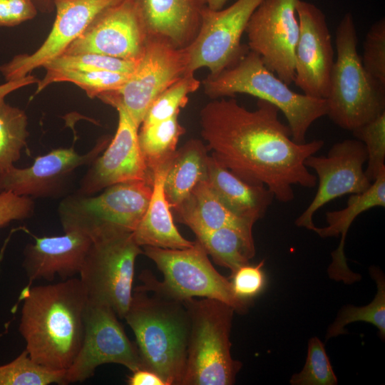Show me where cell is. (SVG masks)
I'll return each instance as SVG.
<instances>
[{
  "mask_svg": "<svg viewBox=\"0 0 385 385\" xmlns=\"http://www.w3.org/2000/svg\"><path fill=\"white\" fill-rule=\"evenodd\" d=\"M385 206V169L382 170L364 191L351 194L346 206L326 213L327 225L313 230L321 237H338V247L332 252V262L328 267L329 277L346 284L360 280L361 276L349 268L344 255V244L348 230L354 220L362 212L376 207Z\"/></svg>",
  "mask_w": 385,
  "mask_h": 385,
  "instance_id": "7402d4cb",
  "label": "cell"
},
{
  "mask_svg": "<svg viewBox=\"0 0 385 385\" xmlns=\"http://www.w3.org/2000/svg\"><path fill=\"white\" fill-rule=\"evenodd\" d=\"M136 62L96 53H62L43 67L46 71H107L130 74Z\"/></svg>",
  "mask_w": 385,
  "mask_h": 385,
  "instance_id": "836d02e7",
  "label": "cell"
},
{
  "mask_svg": "<svg viewBox=\"0 0 385 385\" xmlns=\"http://www.w3.org/2000/svg\"><path fill=\"white\" fill-rule=\"evenodd\" d=\"M38 11L49 14L51 13L54 9L53 0H33Z\"/></svg>",
  "mask_w": 385,
  "mask_h": 385,
  "instance_id": "7bdbcfd3",
  "label": "cell"
},
{
  "mask_svg": "<svg viewBox=\"0 0 385 385\" xmlns=\"http://www.w3.org/2000/svg\"><path fill=\"white\" fill-rule=\"evenodd\" d=\"M106 140L99 142L87 153L81 155L69 148L53 149L35 158L25 168L14 165L0 173V193L11 192L28 197H51L65 187L75 169L91 164L103 150Z\"/></svg>",
  "mask_w": 385,
  "mask_h": 385,
  "instance_id": "d6986e66",
  "label": "cell"
},
{
  "mask_svg": "<svg viewBox=\"0 0 385 385\" xmlns=\"http://www.w3.org/2000/svg\"><path fill=\"white\" fill-rule=\"evenodd\" d=\"M296 12L299 33L294 83L304 94L326 99L334 61L326 16L316 5L302 0L297 4Z\"/></svg>",
  "mask_w": 385,
  "mask_h": 385,
  "instance_id": "2e32d148",
  "label": "cell"
},
{
  "mask_svg": "<svg viewBox=\"0 0 385 385\" xmlns=\"http://www.w3.org/2000/svg\"><path fill=\"white\" fill-rule=\"evenodd\" d=\"M335 44L337 58L326 98L327 115L340 128L352 131L385 112V86L374 80L363 66L350 13L337 26Z\"/></svg>",
  "mask_w": 385,
  "mask_h": 385,
  "instance_id": "5b68a950",
  "label": "cell"
},
{
  "mask_svg": "<svg viewBox=\"0 0 385 385\" xmlns=\"http://www.w3.org/2000/svg\"><path fill=\"white\" fill-rule=\"evenodd\" d=\"M130 74L107 71H51L47 70L44 78L38 82L36 94L53 83H74L91 98L118 90Z\"/></svg>",
  "mask_w": 385,
  "mask_h": 385,
  "instance_id": "f1b7e54d",
  "label": "cell"
},
{
  "mask_svg": "<svg viewBox=\"0 0 385 385\" xmlns=\"http://www.w3.org/2000/svg\"><path fill=\"white\" fill-rule=\"evenodd\" d=\"M228 0H204L206 6L213 10H219L224 7Z\"/></svg>",
  "mask_w": 385,
  "mask_h": 385,
  "instance_id": "ee69618b",
  "label": "cell"
},
{
  "mask_svg": "<svg viewBox=\"0 0 385 385\" xmlns=\"http://www.w3.org/2000/svg\"><path fill=\"white\" fill-rule=\"evenodd\" d=\"M117 316L109 305L88 298L83 341L66 371L65 384L88 379L105 364H120L131 371L143 369L138 346L128 338Z\"/></svg>",
  "mask_w": 385,
  "mask_h": 385,
  "instance_id": "7c38bea8",
  "label": "cell"
},
{
  "mask_svg": "<svg viewBox=\"0 0 385 385\" xmlns=\"http://www.w3.org/2000/svg\"><path fill=\"white\" fill-rule=\"evenodd\" d=\"M129 385H167V383L157 374L145 369L132 371L128 377Z\"/></svg>",
  "mask_w": 385,
  "mask_h": 385,
  "instance_id": "60d3db41",
  "label": "cell"
},
{
  "mask_svg": "<svg viewBox=\"0 0 385 385\" xmlns=\"http://www.w3.org/2000/svg\"><path fill=\"white\" fill-rule=\"evenodd\" d=\"M38 81L34 76L29 74L18 80L6 81V83L0 85V101H4V98L10 93L30 84L38 83Z\"/></svg>",
  "mask_w": 385,
  "mask_h": 385,
  "instance_id": "b9f144b4",
  "label": "cell"
},
{
  "mask_svg": "<svg viewBox=\"0 0 385 385\" xmlns=\"http://www.w3.org/2000/svg\"><path fill=\"white\" fill-rule=\"evenodd\" d=\"M214 262L231 272L247 265L255 254L252 233L223 227L195 235Z\"/></svg>",
  "mask_w": 385,
  "mask_h": 385,
  "instance_id": "4316f807",
  "label": "cell"
},
{
  "mask_svg": "<svg viewBox=\"0 0 385 385\" xmlns=\"http://www.w3.org/2000/svg\"><path fill=\"white\" fill-rule=\"evenodd\" d=\"M19 332L35 361L67 370L83 341L87 293L80 279L31 287L21 294Z\"/></svg>",
  "mask_w": 385,
  "mask_h": 385,
  "instance_id": "7a4b0ae2",
  "label": "cell"
},
{
  "mask_svg": "<svg viewBox=\"0 0 385 385\" xmlns=\"http://www.w3.org/2000/svg\"><path fill=\"white\" fill-rule=\"evenodd\" d=\"M172 158L153 171L151 197L144 215L133 232L140 247L181 250L195 242L186 240L178 230L164 193V181Z\"/></svg>",
  "mask_w": 385,
  "mask_h": 385,
  "instance_id": "603a6c76",
  "label": "cell"
},
{
  "mask_svg": "<svg viewBox=\"0 0 385 385\" xmlns=\"http://www.w3.org/2000/svg\"><path fill=\"white\" fill-rule=\"evenodd\" d=\"M279 109L258 99L248 110L236 99H213L200 111L201 135L211 156L243 180L265 186L282 202L294 199L293 186L313 188L317 176L306 159L324 145L322 140L297 143Z\"/></svg>",
  "mask_w": 385,
  "mask_h": 385,
  "instance_id": "6da1fadb",
  "label": "cell"
},
{
  "mask_svg": "<svg viewBox=\"0 0 385 385\" xmlns=\"http://www.w3.org/2000/svg\"><path fill=\"white\" fill-rule=\"evenodd\" d=\"M195 73L187 72L168 86L153 102L140 125L160 122L178 115L189 100V95L195 92L201 82L195 78Z\"/></svg>",
  "mask_w": 385,
  "mask_h": 385,
  "instance_id": "d6a6232c",
  "label": "cell"
},
{
  "mask_svg": "<svg viewBox=\"0 0 385 385\" xmlns=\"http://www.w3.org/2000/svg\"><path fill=\"white\" fill-rule=\"evenodd\" d=\"M207 180L229 210L254 223L263 217L274 199L265 186L243 180L211 155L207 160Z\"/></svg>",
  "mask_w": 385,
  "mask_h": 385,
  "instance_id": "cb8c5ba5",
  "label": "cell"
},
{
  "mask_svg": "<svg viewBox=\"0 0 385 385\" xmlns=\"http://www.w3.org/2000/svg\"><path fill=\"white\" fill-rule=\"evenodd\" d=\"M147 38L185 48L196 37L204 0H130Z\"/></svg>",
  "mask_w": 385,
  "mask_h": 385,
  "instance_id": "ffe728a7",
  "label": "cell"
},
{
  "mask_svg": "<svg viewBox=\"0 0 385 385\" xmlns=\"http://www.w3.org/2000/svg\"><path fill=\"white\" fill-rule=\"evenodd\" d=\"M201 83L212 99L242 93L275 106L286 118L292 138L297 143L306 142L312 124L327 113L326 99L293 91L250 49L233 65L217 75H208Z\"/></svg>",
  "mask_w": 385,
  "mask_h": 385,
  "instance_id": "277c9868",
  "label": "cell"
},
{
  "mask_svg": "<svg viewBox=\"0 0 385 385\" xmlns=\"http://www.w3.org/2000/svg\"><path fill=\"white\" fill-rule=\"evenodd\" d=\"M26 246L23 267L30 283L36 279L51 281L56 276L63 280L81 270L92 240L77 231L51 237H34Z\"/></svg>",
  "mask_w": 385,
  "mask_h": 385,
  "instance_id": "44dd1931",
  "label": "cell"
},
{
  "mask_svg": "<svg viewBox=\"0 0 385 385\" xmlns=\"http://www.w3.org/2000/svg\"><path fill=\"white\" fill-rule=\"evenodd\" d=\"M361 61L366 72L377 82L385 86L384 18L373 24L366 33Z\"/></svg>",
  "mask_w": 385,
  "mask_h": 385,
  "instance_id": "8d00e7d4",
  "label": "cell"
},
{
  "mask_svg": "<svg viewBox=\"0 0 385 385\" xmlns=\"http://www.w3.org/2000/svg\"><path fill=\"white\" fill-rule=\"evenodd\" d=\"M25 112L0 101V173L14 166L19 160L29 135Z\"/></svg>",
  "mask_w": 385,
  "mask_h": 385,
  "instance_id": "f546056e",
  "label": "cell"
},
{
  "mask_svg": "<svg viewBox=\"0 0 385 385\" xmlns=\"http://www.w3.org/2000/svg\"><path fill=\"white\" fill-rule=\"evenodd\" d=\"M207 149L197 139H191L173 156L164 181L166 200L173 209L189 195L202 180L207 179Z\"/></svg>",
  "mask_w": 385,
  "mask_h": 385,
  "instance_id": "484cf974",
  "label": "cell"
},
{
  "mask_svg": "<svg viewBox=\"0 0 385 385\" xmlns=\"http://www.w3.org/2000/svg\"><path fill=\"white\" fill-rule=\"evenodd\" d=\"M118 114L115 134L106 150L91 163L80 182L78 194L93 195L119 183L133 180L153 181L138 143L139 127L124 108L115 103Z\"/></svg>",
  "mask_w": 385,
  "mask_h": 385,
  "instance_id": "e0dca14e",
  "label": "cell"
},
{
  "mask_svg": "<svg viewBox=\"0 0 385 385\" xmlns=\"http://www.w3.org/2000/svg\"><path fill=\"white\" fill-rule=\"evenodd\" d=\"M66 370H54L32 359L23 351L8 364L0 365V385L65 384Z\"/></svg>",
  "mask_w": 385,
  "mask_h": 385,
  "instance_id": "1f68e13d",
  "label": "cell"
},
{
  "mask_svg": "<svg viewBox=\"0 0 385 385\" xmlns=\"http://www.w3.org/2000/svg\"><path fill=\"white\" fill-rule=\"evenodd\" d=\"M263 265L264 261L256 265L248 263L231 272L232 290L238 298L250 302L262 291L265 285Z\"/></svg>",
  "mask_w": 385,
  "mask_h": 385,
  "instance_id": "74e56055",
  "label": "cell"
},
{
  "mask_svg": "<svg viewBox=\"0 0 385 385\" xmlns=\"http://www.w3.org/2000/svg\"><path fill=\"white\" fill-rule=\"evenodd\" d=\"M366 160V148L358 139L335 143L327 156L308 157L305 165L315 171L319 185L309 205L297 218L296 225L313 231L314 215L322 207L342 195L366 190L372 183L364 170Z\"/></svg>",
  "mask_w": 385,
  "mask_h": 385,
  "instance_id": "5bb4252c",
  "label": "cell"
},
{
  "mask_svg": "<svg viewBox=\"0 0 385 385\" xmlns=\"http://www.w3.org/2000/svg\"><path fill=\"white\" fill-rule=\"evenodd\" d=\"M133 232L111 230L92 239L81 270L88 298L105 303L124 318L133 293L135 263L143 253Z\"/></svg>",
  "mask_w": 385,
  "mask_h": 385,
  "instance_id": "ba28073f",
  "label": "cell"
},
{
  "mask_svg": "<svg viewBox=\"0 0 385 385\" xmlns=\"http://www.w3.org/2000/svg\"><path fill=\"white\" fill-rule=\"evenodd\" d=\"M264 0H237L230 6L213 10L205 6L195 39L185 48L188 71L207 68L215 76L236 63L248 51L241 43L247 23Z\"/></svg>",
  "mask_w": 385,
  "mask_h": 385,
  "instance_id": "8fae6325",
  "label": "cell"
},
{
  "mask_svg": "<svg viewBox=\"0 0 385 385\" xmlns=\"http://www.w3.org/2000/svg\"><path fill=\"white\" fill-rule=\"evenodd\" d=\"M370 274L376 281L377 292L373 301L363 307L346 305L339 312L337 319L329 327L327 339L344 333V327L355 322H365L374 325L381 338L385 337V280L381 272L370 268Z\"/></svg>",
  "mask_w": 385,
  "mask_h": 385,
  "instance_id": "4dcf8cb0",
  "label": "cell"
},
{
  "mask_svg": "<svg viewBox=\"0 0 385 385\" xmlns=\"http://www.w3.org/2000/svg\"><path fill=\"white\" fill-rule=\"evenodd\" d=\"M143 252L162 272L163 286L175 297L181 300L212 298L227 304L238 313L247 311L250 302L235 295L230 280L215 270L197 240L185 249L143 247Z\"/></svg>",
  "mask_w": 385,
  "mask_h": 385,
  "instance_id": "9c48e42d",
  "label": "cell"
},
{
  "mask_svg": "<svg viewBox=\"0 0 385 385\" xmlns=\"http://www.w3.org/2000/svg\"><path fill=\"white\" fill-rule=\"evenodd\" d=\"M34 202L31 197L11 192L0 193V228L14 220H22L32 216Z\"/></svg>",
  "mask_w": 385,
  "mask_h": 385,
  "instance_id": "f35d334b",
  "label": "cell"
},
{
  "mask_svg": "<svg viewBox=\"0 0 385 385\" xmlns=\"http://www.w3.org/2000/svg\"><path fill=\"white\" fill-rule=\"evenodd\" d=\"M147 36L130 0L98 14L63 53H96L126 61H138Z\"/></svg>",
  "mask_w": 385,
  "mask_h": 385,
  "instance_id": "9a60e30c",
  "label": "cell"
},
{
  "mask_svg": "<svg viewBox=\"0 0 385 385\" xmlns=\"http://www.w3.org/2000/svg\"><path fill=\"white\" fill-rule=\"evenodd\" d=\"M97 195L75 193L59 204L58 212L63 231H77L91 240L111 230L133 232L148 206L153 182L119 183Z\"/></svg>",
  "mask_w": 385,
  "mask_h": 385,
  "instance_id": "52a82bcc",
  "label": "cell"
},
{
  "mask_svg": "<svg viewBox=\"0 0 385 385\" xmlns=\"http://www.w3.org/2000/svg\"><path fill=\"white\" fill-rule=\"evenodd\" d=\"M190 333L181 385H231L242 364L232 359L230 334L235 309L218 299L184 300Z\"/></svg>",
  "mask_w": 385,
  "mask_h": 385,
  "instance_id": "8992f818",
  "label": "cell"
},
{
  "mask_svg": "<svg viewBox=\"0 0 385 385\" xmlns=\"http://www.w3.org/2000/svg\"><path fill=\"white\" fill-rule=\"evenodd\" d=\"M122 0H53L56 14L41 46L31 54H19L0 66L6 81L22 78L62 54L101 12Z\"/></svg>",
  "mask_w": 385,
  "mask_h": 385,
  "instance_id": "ac0fdd59",
  "label": "cell"
},
{
  "mask_svg": "<svg viewBox=\"0 0 385 385\" xmlns=\"http://www.w3.org/2000/svg\"><path fill=\"white\" fill-rule=\"evenodd\" d=\"M299 0H264L252 14L245 33L249 49L286 84L294 83L295 49L299 33Z\"/></svg>",
  "mask_w": 385,
  "mask_h": 385,
  "instance_id": "4fadbf2b",
  "label": "cell"
},
{
  "mask_svg": "<svg viewBox=\"0 0 385 385\" xmlns=\"http://www.w3.org/2000/svg\"><path fill=\"white\" fill-rule=\"evenodd\" d=\"M37 13L33 0H0V26H16L33 19Z\"/></svg>",
  "mask_w": 385,
  "mask_h": 385,
  "instance_id": "ab89813d",
  "label": "cell"
},
{
  "mask_svg": "<svg viewBox=\"0 0 385 385\" xmlns=\"http://www.w3.org/2000/svg\"><path fill=\"white\" fill-rule=\"evenodd\" d=\"M176 220L194 233L231 227L252 233L254 222L229 210L215 194L207 179L200 181L175 208Z\"/></svg>",
  "mask_w": 385,
  "mask_h": 385,
  "instance_id": "d4e9b609",
  "label": "cell"
},
{
  "mask_svg": "<svg viewBox=\"0 0 385 385\" xmlns=\"http://www.w3.org/2000/svg\"><path fill=\"white\" fill-rule=\"evenodd\" d=\"M337 378L334 373L322 342L314 337L308 342L307 355L302 370L294 374L292 385H336Z\"/></svg>",
  "mask_w": 385,
  "mask_h": 385,
  "instance_id": "e575fe53",
  "label": "cell"
},
{
  "mask_svg": "<svg viewBox=\"0 0 385 385\" xmlns=\"http://www.w3.org/2000/svg\"><path fill=\"white\" fill-rule=\"evenodd\" d=\"M352 133L366 148L367 165L364 171L372 182L385 169V112Z\"/></svg>",
  "mask_w": 385,
  "mask_h": 385,
  "instance_id": "d590c367",
  "label": "cell"
},
{
  "mask_svg": "<svg viewBox=\"0 0 385 385\" xmlns=\"http://www.w3.org/2000/svg\"><path fill=\"white\" fill-rule=\"evenodd\" d=\"M124 316L135 338L143 369L159 375L167 385H181L190 333L184 300L175 297L148 270L139 276Z\"/></svg>",
  "mask_w": 385,
  "mask_h": 385,
  "instance_id": "3957f363",
  "label": "cell"
},
{
  "mask_svg": "<svg viewBox=\"0 0 385 385\" xmlns=\"http://www.w3.org/2000/svg\"><path fill=\"white\" fill-rule=\"evenodd\" d=\"M187 72L185 48H177L165 41L147 38L143 52L124 84L98 98L110 106L121 105L140 127L153 102Z\"/></svg>",
  "mask_w": 385,
  "mask_h": 385,
  "instance_id": "30bf717a",
  "label": "cell"
},
{
  "mask_svg": "<svg viewBox=\"0 0 385 385\" xmlns=\"http://www.w3.org/2000/svg\"><path fill=\"white\" fill-rule=\"evenodd\" d=\"M178 116L151 124H142L139 127L140 149L152 173L155 168L173 158L178 140L185 131L178 122Z\"/></svg>",
  "mask_w": 385,
  "mask_h": 385,
  "instance_id": "83f0119b",
  "label": "cell"
}]
</instances>
